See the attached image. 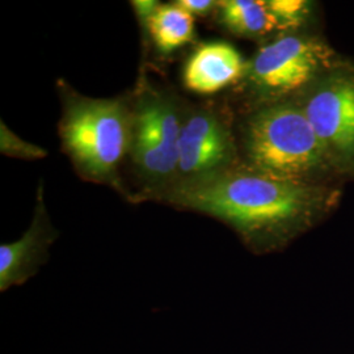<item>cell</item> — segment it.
Returning a JSON list of instances; mask_svg holds the SVG:
<instances>
[{
	"mask_svg": "<svg viewBox=\"0 0 354 354\" xmlns=\"http://www.w3.org/2000/svg\"><path fill=\"white\" fill-rule=\"evenodd\" d=\"M172 194L177 205L214 216L256 243L285 239L337 196L311 181L276 176L252 165L185 181Z\"/></svg>",
	"mask_w": 354,
	"mask_h": 354,
	"instance_id": "cell-1",
	"label": "cell"
},
{
	"mask_svg": "<svg viewBox=\"0 0 354 354\" xmlns=\"http://www.w3.org/2000/svg\"><path fill=\"white\" fill-rule=\"evenodd\" d=\"M245 152L254 168L276 176L311 181L335 168L301 105L283 102L253 115Z\"/></svg>",
	"mask_w": 354,
	"mask_h": 354,
	"instance_id": "cell-2",
	"label": "cell"
},
{
	"mask_svg": "<svg viewBox=\"0 0 354 354\" xmlns=\"http://www.w3.org/2000/svg\"><path fill=\"white\" fill-rule=\"evenodd\" d=\"M133 122L125 105L109 99H77L61 122L64 149L77 168L96 178L113 176L127 153Z\"/></svg>",
	"mask_w": 354,
	"mask_h": 354,
	"instance_id": "cell-3",
	"label": "cell"
},
{
	"mask_svg": "<svg viewBox=\"0 0 354 354\" xmlns=\"http://www.w3.org/2000/svg\"><path fill=\"white\" fill-rule=\"evenodd\" d=\"M335 168H354V76L332 73L301 105Z\"/></svg>",
	"mask_w": 354,
	"mask_h": 354,
	"instance_id": "cell-4",
	"label": "cell"
},
{
	"mask_svg": "<svg viewBox=\"0 0 354 354\" xmlns=\"http://www.w3.org/2000/svg\"><path fill=\"white\" fill-rule=\"evenodd\" d=\"M332 54L315 38L286 36L260 49L245 71L259 88L285 95L308 84L328 66Z\"/></svg>",
	"mask_w": 354,
	"mask_h": 354,
	"instance_id": "cell-5",
	"label": "cell"
},
{
	"mask_svg": "<svg viewBox=\"0 0 354 354\" xmlns=\"http://www.w3.org/2000/svg\"><path fill=\"white\" fill-rule=\"evenodd\" d=\"M183 122L174 102L159 95L140 99L133 122V155L152 180L177 174V149Z\"/></svg>",
	"mask_w": 354,
	"mask_h": 354,
	"instance_id": "cell-6",
	"label": "cell"
},
{
	"mask_svg": "<svg viewBox=\"0 0 354 354\" xmlns=\"http://www.w3.org/2000/svg\"><path fill=\"white\" fill-rule=\"evenodd\" d=\"M232 156L234 145L230 131L218 115L201 112L183 122L177 149V174L187 181L226 169Z\"/></svg>",
	"mask_w": 354,
	"mask_h": 354,
	"instance_id": "cell-7",
	"label": "cell"
},
{
	"mask_svg": "<svg viewBox=\"0 0 354 354\" xmlns=\"http://www.w3.org/2000/svg\"><path fill=\"white\" fill-rule=\"evenodd\" d=\"M57 236L58 232L51 226L39 196L35 219L26 234L19 241L0 245V290L23 285L33 277L48 260L49 248Z\"/></svg>",
	"mask_w": 354,
	"mask_h": 354,
	"instance_id": "cell-8",
	"label": "cell"
},
{
	"mask_svg": "<svg viewBox=\"0 0 354 354\" xmlns=\"http://www.w3.org/2000/svg\"><path fill=\"white\" fill-rule=\"evenodd\" d=\"M247 68L241 53L226 42L203 44L190 55L184 68L187 88L215 93L236 82Z\"/></svg>",
	"mask_w": 354,
	"mask_h": 354,
	"instance_id": "cell-9",
	"label": "cell"
},
{
	"mask_svg": "<svg viewBox=\"0 0 354 354\" xmlns=\"http://www.w3.org/2000/svg\"><path fill=\"white\" fill-rule=\"evenodd\" d=\"M221 19L228 30L244 37H260L274 30H283L272 13L268 1L226 0L219 1Z\"/></svg>",
	"mask_w": 354,
	"mask_h": 354,
	"instance_id": "cell-10",
	"label": "cell"
},
{
	"mask_svg": "<svg viewBox=\"0 0 354 354\" xmlns=\"http://www.w3.org/2000/svg\"><path fill=\"white\" fill-rule=\"evenodd\" d=\"M146 26L151 33L156 48L171 53L187 45L193 38V16L175 4H163L150 17Z\"/></svg>",
	"mask_w": 354,
	"mask_h": 354,
	"instance_id": "cell-11",
	"label": "cell"
},
{
	"mask_svg": "<svg viewBox=\"0 0 354 354\" xmlns=\"http://www.w3.org/2000/svg\"><path fill=\"white\" fill-rule=\"evenodd\" d=\"M0 150L4 155L23 159H41L48 155V151L39 146L32 145L29 142L15 136L4 122L0 124Z\"/></svg>",
	"mask_w": 354,
	"mask_h": 354,
	"instance_id": "cell-12",
	"label": "cell"
},
{
	"mask_svg": "<svg viewBox=\"0 0 354 354\" xmlns=\"http://www.w3.org/2000/svg\"><path fill=\"white\" fill-rule=\"evenodd\" d=\"M268 6L277 17L282 29H290L302 24L310 4L304 0H269Z\"/></svg>",
	"mask_w": 354,
	"mask_h": 354,
	"instance_id": "cell-13",
	"label": "cell"
},
{
	"mask_svg": "<svg viewBox=\"0 0 354 354\" xmlns=\"http://www.w3.org/2000/svg\"><path fill=\"white\" fill-rule=\"evenodd\" d=\"M176 4L187 12H189L192 16L193 15L205 16L212 12L218 6V3L214 0H178Z\"/></svg>",
	"mask_w": 354,
	"mask_h": 354,
	"instance_id": "cell-14",
	"label": "cell"
},
{
	"mask_svg": "<svg viewBox=\"0 0 354 354\" xmlns=\"http://www.w3.org/2000/svg\"><path fill=\"white\" fill-rule=\"evenodd\" d=\"M159 3L155 0H134L133 7L136 10L137 15L145 21V26L150 20L152 15L159 8Z\"/></svg>",
	"mask_w": 354,
	"mask_h": 354,
	"instance_id": "cell-15",
	"label": "cell"
}]
</instances>
